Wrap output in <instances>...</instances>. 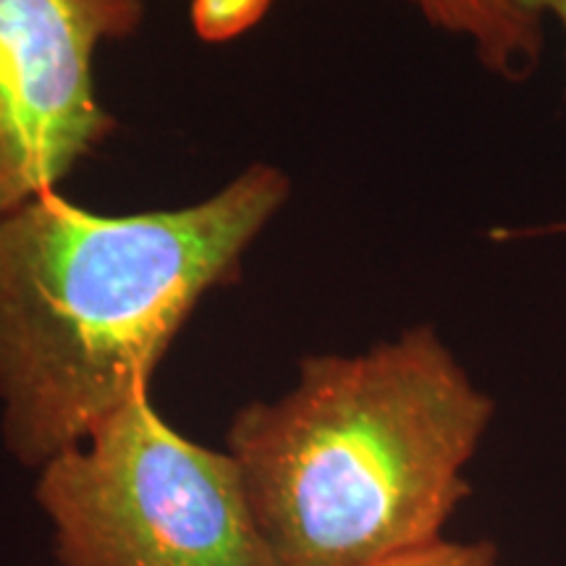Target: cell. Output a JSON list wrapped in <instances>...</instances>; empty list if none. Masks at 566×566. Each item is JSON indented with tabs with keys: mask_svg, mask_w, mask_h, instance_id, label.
Instances as JSON below:
<instances>
[{
	"mask_svg": "<svg viewBox=\"0 0 566 566\" xmlns=\"http://www.w3.org/2000/svg\"><path fill=\"white\" fill-rule=\"evenodd\" d=\"M273 0H192V24L205 42H229L250 32Z\"/></svg>",
	"mask_w": 566,
	"mask_h": 566,
	"instance_id": "cell-6",
	"label": "cell"
},
{
	"mask_svg": "<svg viewBox=\"0 0 566 566\" xmlns=\"http://www.w3.org/2000/svg\"><path fill=\"white\" fill-rule=\"evenodd\" d=\"M292 195L252 163L205 200L103 216L45 192L0 218V405L11 457L40 470L147 391L176 336Z\"/></svg>",
	"mask_w": 566,
	"mask_h": 566,
	"instance_id": "cell-1",
	"label": "cell"
},
{
	"mask_svg": "<svg viewBox=\"0 0 566 566\" xmlns=\"http://www.w3.org/2000/svg\"><path fill=\"white\" fill-rule=\"evenodd\" d=\"M495 417L433 325L310 354L292 391L233 415L226 451L275 566H370L443 537Z\"/></svg>",
	"mask_w": 566,
	"mask_h": 566,
	"instance_id": "cell-2",
	"label": "cell"
},
{
	"mask_svg": "<svg viewBox=\"0 0 566 566\" xmlns=\"http://www.w3.org/2000/svg\"><path fill=\"white\" fill-rule=\"evenodd\" d=\"M527 17H533L537 21L554 19L558 24V30L564 32L566 38V0H514ZM564 108H566V84H564Z\"/></svg>",
	"mask_w": 566,
	"mask_h": 566,
	"instance_id": "cell-8",
	"label": "cell"
},
{
	"mask_svg": "<svg viewBox=\"0 0 566 566\" xmlns=\"http://www.w3.org/2000/svg\"><path fill=\"white\" fill-rule=\"evenodd\" d=\"M59 566H275L229 451L189 441L147 391L40 467Z\"/></svg>",
	"mask_w": 566,
	"mask_h": 566,
	"instance_id": "cell-3",
	"label": "cell"
},
{
	"mask_svg": "<svg viewBox=\"0 0 566 566\" xmlns=\"http://www.w3.org/2000/svg\"><path fill=\"white\" fill-rule=\"evenodd\" d=\"M145 17V0H0V218L59 192L118 129L97 97L95 55Z\"/></svg>",
	"mask_w": 566,
	"mask_h": 566,
	"instance_id": "cell-4",
	"label": "cell"
},
{
	"mask_svg": "<svg viewBox=\"0 0 566 566\" xmlns=\"http://www.w3.org/2000/svg\"><path fill=\"white\" fill-rule=\"evenodd\" d=\"M430 27L464 40L480 66L506 82H525L541 66L543 21L514 0H405Z\"/></svg>",
	"mask_w": 566,
	"mask_h": 566,
	"instance_id": "cell-5",
	"label": "cell"
},
{
	"mask_svg": "<svg viewBox=\"0 0 566 566\" xmlns=\"http://www.w3.org/2000/svg\"><path fill=\"white\" fill-rule=\"evenodd\" d=\"M370 566H499V546L493 541H441L405 551Z\"/></svg>",
	"mask_w": 566,
	"mask_h": 566,
	"instance_id": "cell-7",
	"label": "cell"
}]
</instances>
